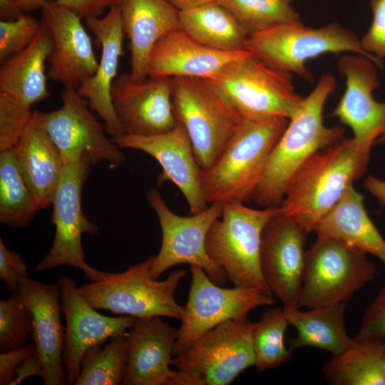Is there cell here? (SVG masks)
Here are the masks:
<instances>
[{
    "label": "cell",
    "mask_w": 385,
    "mask_h": 385,
    "mask_svg": "<svg viewBox=\"0 0 385 385\" xmlns=\"http://www.w3.org/2000/svg\"><path fill=\"white\" fill-rule=\"evenodd\" d=\"M337 82L329 74L322 76L306 97L272 150L253 200L262 207H279L291 179L314 153L344 138V128L327 127L323 110Z\"/></svg>",
    "instance_id": "obj_1"
},
{
    "label": "cell",
    "mask_w": 385,
    "mask_h": 385,
    "mask_svg": "<svg viewBox=\"0 0 385 385\" xmlns=\"http://www.w3.org/2000/svg\"><path fill=\"white\" fill-rule=\"evenodd\" d=\"M370 153L351 138L322 149L294 173L279 205L280 212L296 220L308 233L365 173Z\"/></svg>",
    "instance_id": "obj_2"
},
{
    "label": "cell",
    "mask_w": 385,
    "mask_h": 385,
    "mask_svg": "<svg viewBox=\"0 0 385 385\" xmlns=\"http://www.w3.org/2000/svg\"><path fill=\"white\" fill-rule=\"evenodd\" d=\"M289 119L244 118L226 148L210 168L201 169L207 203H242L253 200L272 150Z\"/></svg>",
    "instance_id": "obj_3"
},
{
    "label": "cell",
    "mask_w": 385,
    "mask_h": 385,
    "mask_svg": "<svg viewBox=\"0 0 385 385\" xmlns=\"http://www.w3.org/2000/svg\"><path fill=\"white\" fill-rule=\"evenodd\" d=\"M172 91L176 120L186 130L200 168H209L220 157L244 117L206 78H172Z\"/></svg>",
    "instance_id": "obj_4"
},
{
    "label": "cell",
    "mask_w": 385,
    "mask_h": 385,
    "mask_svg": "<svg viewBox=\"0 0 385 385\" xmlns=\"http://www.w3.org/2000/svg\"><path fill=\"white\" fill-rule=\"evenodd\" d=\"M245 48L271 67L307 81L312 77L306 62L326 53H356L384 68L354 32L336 21L319 28L305 26L300 20L272 26L249 36Z\"/></svg>",
    "instance_id": "obj_5"
},
{
    "label": "cell",
    "mask_w": 385,
    "mask_h": 385,
    "mask_svg": "<svg viewBox=\"0 0 385 385\" xmlns=\"http://www.w3.org/2000/svg\"><path fill=\"white\" fill-rule=\"evenodd\" d=\"M154 259L150 256L121 272H105L101 279L78 287V292L96 309L136 318L180 320L183 306L177 302L175 293L188 272L176 270L163 280L153 279L150 270Z\"/></svg>",
    "instance_id": "obj_6"
},
{
    "label": "cell",
    "mask_w": 385,
    "mask_h": 385,
    "mask_svg": "<svg viewBox=\"0 0 385 385\" xmlns=\"http://www.w3.org/2000/svg\"><path fill=\"white\" fill-rule=\"evenodd\" d=\"M279 213V207L254 209L242 203L223 204L220 217L209 230L205 247L234 287L255 288L273 295L262 272L260 253L263 229Z\"/></svg>",
    "instance_id": "obj_7"
},
{
    "label": "cell",
    "mask_w": 385,
    "mask_h": 385,
    "mask_svg": "<svg viewBox=\"0 0 385 385\" xmlns=\"http://www.w3.org/2000/svg\"><path fill=\"white\" fill-rule=\"evenodd\" d=\"M366 255L337 239L317 235L305 252L299 307L346 302L377 274Z\"/></svg>",
    "instance_id": "obj_8"
},
{
    "label": "cell",
    "mask_w": 385,
    "mask_h": 385,
    "mask_svg": "<svg viewBox=\"0 0 385 385\" xmlns=\"http://www.w3.org/2000/svg\"><path fill=\"white\" fill-rule=\"evenodd\" d=\"M207 80L247 118L279 116L289 119L304 98L295 91L292 73L271 67L250 51Z\"/></svg>",
    "instance_id": "obj_9"
},
{
    "label": "cell",
    "mask_w": 385,
    "mask_h": 385,
    "mask_svg": "<svg viewBox=\"0 0 385 385\" xmlns=\"http://www.w3.org/2000/svg\"><path fill=\"white\" fill-rule=\"evenodd\" d=\"M254 323L247 316L225 321L175 356L171 366L191 385H227L255 364Z\"/></svg>",
    "instance_id": "obj_10"
},
{
    "label": "cell",
    "mask_w": 385,
    "mask_h": 385,
    "mask_svg": "<svg viewBox=\"0 0 385 385\" xmlns=\"http://www.w3.org/2000/svg\"><path fill=\"white\" fill-rule=\"evenodd\" d=\"M91 165L88 156L84 155L79 160L63 165L51 204V220L55 226L53 242L36 265V272L68 265L83 272L90 282L104 275L105 272L86 263L81 242L83 234L96 235L98 232V225L85 216L81 208L83 185Z\"/></svg>",
    "instance_id": "obj_11"
},
{
    "label": "cell",
    "mask_w": 385,
    "mask_h": 385,
    "mask_svg": "<svg viewBox=\"0 0 385 385\" xmlns=\"http://www.w3.org/2000/svg\"><path fill=\"white\" fill-rule=\"evenodd\" d=\"M146 200L155 211L160 225L162 242L150 270L152 278H158L168 269L180 264L201 267L217 284L224 285L225 272L207 255L205 242L214 222L220 217L223 204L212 203L205 210L183 217L168 207L156 188H150Z\"/></svg>",
    "instance_id": "obj_12"
},
{
    "label": "cell",
    "mask_w": 385,
    "mask_h": 385,
    "mask_svg": "<svg viewBox=\"0 0 385 385\" xmlns=\"http://www.w3.org/2000/svg\"><path fill=\"white\" fill-rule=\"evenodd\" d=\"M191 284L177 332L174 356L187 349L202 335L220 324L247 316L260 306L275 302L273 295L255 288H224L200 267L190 265Z\"/></svg>",
    "instance_id": "obj_13"
},
{
    "label": "cell",
    "mask_w": 385,
    "mask_h": 385,
    "mask_svg": "<svg viewBox=\"0 0 385 385\" xmlns=\"http://www.w3.org/2000/svg\"><path fill=\"white\" fill-rule=\"evenodd\" d=\"M61 98L60 108L48 113L38 110V114L63 164L75 163L86 155L91 165L106 161L111 168L123 165L125 155L107 138L104 125L97 120L87 100L71 88H63Z\"/></svg>",
    "instance_id": "obj_14"
},
{
    "label": "cell",
    "mask_w": 385,
    "mask_h": 385,
    "mask_svg": "<svg viewBox=\"0 0 385 385\" xmlns=\"http://www.w3.org/2000/svg\"><path fill=\"white\" fill-rule=\"evenodd\" d=\"M377 68L372 61L356 53L342 56L339 74L346 88L332 115L350 128L352 138L370 153L376 140L385 134V101H376L373 92L381 85Z\"/></svg>",
    "instance_id": "obj_15"
},
{
    "label": "cell",
    "mask_w": 385,
    "mask_h": 385,
    "mask_svg": "<svg viewBox=\"0 0 385 385\" xmlns=\"http://www.w3.org/2000/svg\"><path fill=\"white\" fill-rule=\"evenodd\" d=\"M308 234L296 220L281 212L263 229L260 253L262 272L283 308L299 307Z\"/></svg>",
    "instance_id": "obj_16"
},
{
    "label": "cell",
    "mask_w": 385,
    "mask_h": 385,
    "mask_svg": "<svg viewBox=\"0 0 385 385\" xmlns=\"http://www.w3.org/2000/svg\"><path fill=\"white\" fill-rule=\"evenodd\" d=\"M115 112L125 134L150 136L177 124L173 104L172 78L148 76L135 80L130 73L118 76L111 87Z\"/></svg>",
    "instance_id": "obj_17"
},
{
    "label": "cell",
    "mask_w": 385,
    "mask_h": 385,
    "mask_svg": "<svg viewBox=\"0 0 385 385\" xmlns=\"http://www.w3.org/2000/svg\"><path fill=\"white\" fill-rule=\"evenodd\" d=\"M81 19L56 0H48L41 9V21L53 40V48L47 59V76L64 88L77 89L98 66L91 37Z\"/></svg>",
    "instance_id": "obj_18"
},
{
    "label": "cell",
    "mask_w": 385,
    "mask_h": 385,
    "mask_svg": "<svg viewBox=\"0 0 385 385\" xmlns=\"http://www.w3.org/2000/svg\"><path fill=\"white\" fill-rule=\"evenodd\" d=\"M57 284L66 322L63 364L68 384H74L85 353L108 339L126 332L133 325L136 317L100 314L78 292L75 281L68 276H60Z\"/></svg>",
    "instance_id": "obj_19"
},
{
    "label": "cell",
    "mask_w": 385,
    "mask_h": 385,
    "mask_svg": "<svg viewBox=\"0 0 385 385\" xmlns=\"http://www.w3.org/2000/svg\"><path fill=\"white\" fill-rule=\"evenodd\" d=\"M178 329L161 317L136 318L127 333L128 360L124 385H191L170 369Z\"/></svg>",
    "instance_id": "obj_20"
},
{
    "label": "cell",
    "mask_w": 385,
    "mask_h": 385,
    "mask_svg": "<svg viewBox=\"0 0 385 385\" xmlns=\"http://www.w3.org/2000/svg\"><path fill=\"white\" fill-rule=\"evenodd\" d=\"M111 140L120 148L140 150L156 160L163 169L158 182L170 181L175 185L187 201L191 215L207 208L201 187V168L183 125L177 123L170 130L158 135L123 134Z\"/></svg>",
    "instance_id": "obj_21"
},
{
    "label": "cell",
    "mask_w": 385,
    "mask_h": 385,
    "mask_svg": "<svg viewBox=\"0 0 385 385\" xmlns=\"http://www.w3.org/2000/svg\"><path fill=\"white\" fill-rule=\"evenodd\" d=\"M88 29L101 47V57L96 73L77 88L90 108L103 120L106 133L112 138L125 134L115 112L111 87L116 78L120 58L123 55L125 33L122 26L120 7L110 9L103 17L85 19Z\"/></svg>",
    "instance_id": "obj_22"
},
{
    "label": "cell",
    "mask_w": 385,
    "mask_h": 385,
    "mask_svg": "<svg viewBox=\"0 0 385 385\" xmlns=\"http://www.w3.org/2000/svg\"><path fill=\"white\" fill-rule=\"evenodd\" d=\"M33 317L31 335L46 385L68 384L63 364L64 334L58 284L28 278L19 290Z\"/></svg>",
    "instance_id": "obj_23"
},
{
    "label": "cell",
    "mask_w": 385,
    "mask_h": 385,
    "mask_svg": "<svg viewBox=\"0 0 385 385\" xmlns=\"http://www.w3.org/2000/svg\"><path fill=\"white\" fill-rule=\"evenodd\" d=\"M249 52L222 51L206 46L181 29L160 38L148 57V76L210 78L230 62Z\"/></svg>",
    "instance_id": "obj_24"
},
{
    "label": "cell",
    "mask_w": 385,
    "mask_h": 385,
    "mask_svg": "<svg viewBox=\"0 0 385 385\" xmlns=\"http://www.w3.org/2000/svg\"><path fill=\"white\" fill-rule=\"evenodd\" d=\"M12 150L37 210L47 208L52 204L64 164L39 120L38 110Z\"/></svg>",
    "instance_id": "obj_25"
},
{
    "label": "cell",
    "mask_w": 385,
    "mask_h": 385,
    "mask_svg": "<svg viewBox=\"0 0 385 385\" xmlns=\"http://www.w3.org/2000/svg\"><path fill=\"white\" fill-rule=\"evenodd\" d=\"M121 21L129 40L130 75L136 81L148 76V57L156 41L180 29V11L168 0H126Z\"/></svg>",
    "instance_id": "obj_26"
},
{
    "label": "cell",
    "mask_w": 385,
    "mask_h": 385,
    "mask_svg": "<svg viewBox=\"0 0 385 385\" xmlns=\"http://www.w3.org/2000/svg\"><path fill=\"white\" fill-rule=\"evenodd\" d=\"M52 48L51 33L41 23L39 32L26 48L1 62L0 98L29 108L47 98L50 93L46 62Z\"/></svg>",
    "instance_id": "obj_27"
},
{
    "label": "cell",
    "mask_w": 385,
    "mask_h": 385,
    "mask_svg": "<svg viewBox=\"0 0 385 385\" xmlns=\"http://www.w3.org/2000/svg\"><path fill=\"white\" fill-rule=\"evenodd\" d=\"M364 200V196L351 185L314 232L372 255L385 266V239L370 219Z\"/></svg>",
    "instance_id": "obj_28"
},
{
    "label": "cell",
    "mask_w": 385,
    "mask_h": 385,
    "mask_svg": "<svg viewBox=\"0 0 385 385\" xmlns=\"http://www.w3.org/2000/svg\"><path fill=\"white\" fill-rule=\"evenodd\" d=\"M346 302L302 311L299 307L283 308L289 324L297 334L288 347L293 352L304 347H314L337 355L354 343L344 326Z\"/></svg>",
    "instance_id": "obj_29"
},
{
    "label": "cell",
    "mask_w": 385,
    "mask_h": 385,
    "mask_svg": "<svg viewBox=\"0 0 385 385\" xmlns=\"http://www.w3.org/2000/svg\"><path fill=\"white\" fill-rule=\"evenodd\" d=\"M180 28L197 42L222 51L245 48L248 33L218 3L180 11Z\"/></svg>",
    "instance_id": "obj_30"
},
{
    "label": "cell",
    "mask_w": 385,
    "mask_h": 385,
    "mask_svg": "<svg viewBox=\"0 0 385 385\" xmlns=\"http://www.w3.org/2000/svg\"><path fill=\"white\" fill-rule=\"evenodd\" d=\"M354 340L352 345L322 366L324 379L332 385H385L382 342Z\"/></svg>",
    "instance_id": "obj_31"
},
{
    "label": "cell",
    "mask_w": 385,
    "mask_h": 385,
    "mask_svg": "<svg viewBox=\"0 0 385 385\" xmlns=\"http://www.w3.org/2000/svg\"><path fill=\"white\" fill-rule=\"evenodd\" d=\"M37 210L12 149L0 151V222L21 228L33 220Z\"/></svg>",
    "instance_id": "obj_32"
},
{
    "label": "cell",
    "mask_w": 385,
    "mask_h": 385,
    "mask_svg": "<svg viewBox=\"0 0 385 385\" xmlns=\"http://www.w3.org/2000/svg\"><path fill=\"white\" fill-rule=\"evenodd\" d=\"M128 360L127 332L110 338L104 346L96 345L84 354L76 385L122 384Z\"/></svg>",
    "instance_id": "obj_33"
},
{
    "label": "cell",
    "mask_w": 385,
    "mask_h": 385,
    "mask_svg": "<svg viewBox=\"0 0 385 385\" xmlns=\"http://www.w3.org/2000/svg\"><path fill=\"white\" fill-rule=\"evenodd\" d=\"M289 324L283 309L278 307L266 310L254 323L252 343L254 366L258 373L278 367L289 360L292 351L284 342Z\"/></svg>",
    "instance_id": "obj_34"
},
{
    "label": "cell",
    "mask_w": 385,
    "mask_h": 385,
    "mask_svg": "<svg viewBox=\"0 0 385 385\" xmlns=\"http://www.w3.org/2000/svg\"><path fill=\"white\" fill-rule=\"evenodd\" d=\"M249 36L279 24L299 20L298 13L284 0H218Z\"/></svg>",
    "instance_id": "obj_35"
},
{
    "label": "cell",
    "mask_w": 385,
    "mask_h": 385,
    "mask_svg": "<svg viewBox=\"0 0 385 385\" xmlns=\"http://www.w3.org/2000/svg\"><path fill=\"white\" fill-rule=\"evenodd\" d=\"M32 326V314L20 292L0 300L1 352L26 345Z\"/></svg>",
    "instance_id": "obj_36"
},
{
    "label": "cell",
    "mask_w": 385,
    "mask_h": 385,
    "mask_svg": "<svg viewBox=\"0 0 385 385\" xmlns=\"http://www.w3.org/2000/svg\"><path fill=\"white\" fill-rule=\"evenodd\" d=\"M41 27V21L26 13L14 21H0V62L26 48Z\"/></svg>",
    "instance_id": "obj_37"
},
{
    "label": "cell",
    "mask_w": 385,
    "mask_h": 385,
    "mask_svg": "<svg viewBox=\"0 0 385 385\" xmlns=\"http://www.w3.org/2000/svg\"><path fill=\"white\" fill-rule=\"evenodd\" d=\"M34 111L0 98V151L12 149L21 138Z\"/></svg>",
    "instance_id": "obj_38"
},
{
    "label": "cell",
    "mask_w": 385,
    "mask_h": 385,
    "mask_svg": "<svg viewBox=\"0 0 385 385\" xmlns=\"http://www.w3.org/2000/svg\"><path fill=\"white\" fill-rule=\"evenodd\" d=\"M353 339L385 342V284L364 311L360 327Z\"/></svg>",
    "instance_id": "obj_39"
},
{
    "label": "cell",
    "mask_w": 385,
    "mask_h": 385,
    "mask_svg": "<svg viewBox=\"0 0 385 385\" xmlns=\"http://www.w3.org/2000/svg\"><path fill=\"white\" fill-rule=\"evenodd\" d=\"M0 278L11 292H19L29 278L28 266L20 253L10 250L0 238Z\"/></svg>",
    "instance_id": "obj_40"
},
{
    "label": "cell",
    "mask_w": 385,
    "mask_h": 385,
    "mask_svg": "<svg viewBox=\"0 0 385 385\" xmlns=\"http://www.w3.org/2000/svg\"><path fill=\"white\" fill-rule=\"evenodd\" d=\"M371 24L360 39L364 50L382 60L385 58V0H370Z\"/></svg>",
    "instance_id": "obj_41"
},
{
    "label": "cell",
    "mask_w": 385,
    "mask_h": 385,
    "mask_svg": "<svg viewBox=\"0 0 385 385\" xmlns=\"http://www.w3.org/2000/svg\"><path fill=\"white\" fill-rule=\"evenodd\" d=\"M36 351L34 344L1 351L0 354V384L10 385L16 376V371L26 359Z\"/></svg>",
    "instance_id": "obj_42"
},
{
    "label": "cell",
    "mask_w": 385,
    "mask_h": 385,
    "mask_svg": "<svg viewBox=\"0 0 385 385\" xmlns=\"http://www.w3.org/2000/svg\"><path fill=\"white\" fill-rule=\"evenodd\" d=\"M81 18L99 17L106 9L121 7L126 0H56Z\"/></svg>",
    "instance_id": "obj_43"
},
{
    "label": "cell",
    "mask_w": 385,
    "mask_h": 385,
    "mask_svg": "<svg viewBox=\"0 0 385 385\" xmlns=\"http://www.w3.org/2000/svg\"><path fill=\"white\" fill-rule=\"evenodd\" d=\"M30 376H39L41 379L43 376L41 364L35 353L18 367L15 379L10 385L19 384L25 379Z\"/></svg>",
    "instance_id": "obj_44"
},
{
    "label": "cell",
    "mask_w": 385,
    "mask_h": 385,
    "mask_svg": "<svg viewBox=\"0 0 385 385\" xmlns=\"http://www.w3.org/2000/svg\"><path fill=\"white\" fill-rule=\"evenodd\" d=\"M364 187L376 199L381 207H385V180L369 175L364 180Z\"/></svg>",
    "instance_id": "obj_45"
},
{
    "label": "cell",
    "mask_w": 385,
    "mask_h": 385,
    "mask_svg": "<svg viewBox=\"0 0 385 385\" xmlns=\"http://www.w3.org/2000/svg\"><path fill=\"white\" fill-rule=\"evenodd\" d=\"M24 14V12L14 0H0L1 21H14Z\"/></svg>",
    "instance_id": "obj_46"
},
{
    "label": "cell",
    "mask_w": 385,
    "mask_h": 385,
    "mask_svg": "<svg viewBox=\"0 0 385 385\" xmlns=\"http://www.w3.org/2000/svg\"><path fill=\"white\" fill-rule=\"evenodd\" d=\"M179 11L191 9L207 5L209 4L217 3L218 0H168Z\"/></svg>",
    "instance_id": "obj_47"
},
{
    "label": "cell",
    "mask_w": 385,
    "mask_h": 385,
    "mask_svg": "<svg viewBox=\"0 0 385 385\" xmlns=\"http://www.w3.org/2000/svg\"><path fill=\"white\" fill-rule=\"evenodd\" d=\"M21 10L26 13L29 14L31 11L38 10L43 7V6L48 0H14Z\"/></svg>",
    "instance_id": "obj_48"
},
{
    "label": "cell",
    "mask_w": 385,
    "mask_h": 385,
    "mask_svg": "<svg viewBox=\"0 0 385 385\" xmlns=\"http://www.w3.org/2000/svg\"><path fill=\"white\" fill-rule=\"evenodd\" d=\"M381 368H382L383 375L385 378V342H382Z\"/></svg>",
    "instance_id": "obj_49"
},
{
    "label": "cell",
    "mask_w": 385,
    "mask_h": 385,
    "mask_svg": "<svg viewBox=\"0 0 385 385\" xmlns=\"http://www.w3.org/2000/svg\"><path fill=\"white\" fill-rule=\"evenodd\" d=\"M376 144H385V134L381 136L380 138H379L376 140L374 145H376Z\"/></svg>",
    "instance_id": "obj_50"
},
{
    "label": "cell",
    "mask_w": 385,
    "mask_h": 385,
    "mask_svg": "<svg viewBox=\"0 0 385 385\" xmlns=\"http://www.w3.org/2000/svg\"><path fill=\"white\" fill-rule=\"evenodd\" d=\"M285 1H287V2H290L292 0H284Z\"/></svg>",
    "instance_id": "obj_51"
}]
</instances>
